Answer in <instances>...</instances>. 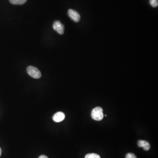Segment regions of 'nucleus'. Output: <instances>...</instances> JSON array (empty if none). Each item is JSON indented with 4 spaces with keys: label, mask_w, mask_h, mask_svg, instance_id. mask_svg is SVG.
<instances>
[{
    "label": "nucleus",
    "mask_w": 158,
    "mask_h": 158,
    "mask_svg": "<svg viewBox=\"0 0 158 158\" xmlns=\"http://www.w3.org/2000/svg\"><path fill=\"white\" fill-rule=\"evenodd\" d=\"M138 147L143 148L145 151H148L150 149L149 143L146 141L139 140L137 142Z\"/></svg>",
    "instance_id": "obj_6"
},
{
    "label": "nucleus",
    "mask_w": 158,
    "mask_h": 158,
    "mask_svg": "<svg viewBox=\"0 0 158 158\" xmlns=\"http://www.w3.org/2000/svg\"><path fill=\"white\" fill-rule=\"evenodd\" d=\"M91 117L95 121H102L104 117L102 108L100 107L94 108L91 112Z\"/></svg>",
    "instance_id": "obj_1"
},
{
    "label": "nucleus",
    "mask_w": 158,
    "mask_h": 158,
    "mask_svg": "<svg viewBox=\"0 0 158 158\" xmlns=\"http://www.w3.org/2000/svg\"><path fill=\"white\" fill-rule=\"evenodd\" d=\"M39 158H48V157L47 156H46V155H42L40 156Z\"/></svg>",
    "instance_id": "obj_11"
},
{
    "label": "nucleus",
    "mask_w": 158,
    "mask_h": 158,
    "mask_svg": "<svg viewBox=\"0 0 158 158\" xmlns=\"http://www.w3.org/2000/svg\"><path fill=\"white\" fill-rule=\"evenodd\" d=\"M65 118V115L61 112H58L53 116V120L56 123H59L63 121Z\"/></svg>",
    "instance_id": "obj_5"
},
{
    "label": "nucleus",
    "mask_w": 158,
    "mask_h": 158,
    "mask_svg": "<svg viewBox=\"0 0 158 158\" xmlns=\"http://www.w3.org/2000/svg\"><path fill=\"white\" fill-rule=\"evenodd\" d=\"M68 15L70 18L75 22H79L80 19V15L76 11L70 9L68 11Z\"/></svg>",
    "instance_id": "obj_4"
},
{
    "label": "nucleus",
    "mask_w": 158,
    "mask_h": 158,
    "mask_svg": "<svg viewBox=\"0 0 158 158\" xmlns=\"http://www.w3.org/2000/svg\"><path fill=\"white\" fill-rule=\"evenodd\" d=\"M9 1L13 5H22L25 4L27 0H9Z\"/></svg>",
    "instance_id": "obj_7"
},
{
    "label": "nucleus",
    "mask_w": 158,
    "mask_h": 158,
    "mask_svg": "<svg viewBox=\"0 0 158 158\" xmlns=\"http://www.w3.org/2000/svg\"><path fill=\"white\" fill-rule=\"evenodd\" d=\"M53 28L61 35H62L64 33V25L61 23L60 21H55L53 25Z\"/></svg>",
    "instance_id": "obj_3"
},
{
    "label": "nucleus",
    "mask_w": 158,
    "mask_h": 158,
    "mask_svg": "<svg viewBox=\"0 0 158 158\" xmlns=\"http://www.w3.org/2000/svg\"><path fill=\"white\" fill-rule=\"evenodd\" d=\"M27 72L30 76L34 79H39L42 76V74L40 71L34 66H28L27 68Z\"/></svg>",
    "instance_id": "obj_2"
},
{
    "label": "nucleus",
    "mask_w": 158,
    "mask_h": 158,
    "mask_svg": "<svg viewBox=\"0 0 158 158\" xmlns=\"http://www.w3.org/2000/svg\"><path fill=\"white\" fill-rule=\"evenodd\" d=\"M126 158H137L134 154L128 153L126 155Z\"/></svg>",
    "instance_id": "obj_10"
},
{
    "label": "nucleus",
    "mask_w": 158,
    "mask_h": 158,
    "mask_svg": "<svg viewBox=\"0 0 158 158\" xmlns=\"http://www.w3.org/2000/svg\"><path fill=\"white\" fill-rule=\"evenodd\" d=\"M1 148H0V156H1Z\"/></svg>",
    "instance_id": "obj_12"
},
{
    "label": "nucleus",
    "mask_w": 158,
    "mask_h": 158,
    "mask_svg": "<svg viewBox=\"0 0 158 158\" xmlns=\"http://www.w3.org/2000/svg\"><path fill=\"white\" fill-rule=\"evenodd\" d=\"M150 4L151 6L156 8L158 5V0H149Z\"/></svg>",
    "instance_id": "obj_9"
},
{
    "label": "nucleus",
    "mask_w": 158,
    "mask_h": 158,
    "mask_svg": "<svg viewBox=\"0 0 158 158\" xmlns=\"http://www.w3.org/2000/svg\"><path fill=\"white\" fill-rule=\"evenodd\" d=\"M85 158H101V157L97 154L90 153L86 155Z\"/></svg>",
    "instance_id": "obj_8"
}]
</instances>
